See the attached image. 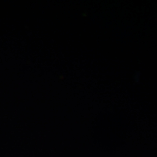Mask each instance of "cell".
I'll list each match as a JSON object with an SVG mask.
<instances>
[]
</instances>
